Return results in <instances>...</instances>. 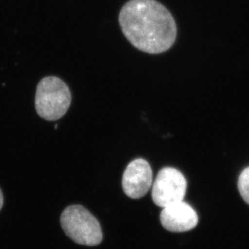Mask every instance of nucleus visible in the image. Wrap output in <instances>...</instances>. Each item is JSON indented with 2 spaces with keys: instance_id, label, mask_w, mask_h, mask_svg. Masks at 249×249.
<instances>
[{
  "instance_id": "nucleus-5",
  "label": "nucleus",
  "mask_w": 249,
  "mask_h": 249,
  "mask_svg": "<svg viewBox=\"0 0 249 249\" xmlns=\"http://www.w3.org/2000/svg\"><path fill=\"white\" fill-rule=\"evenodd\" d=\"M153 185V171L148 161L136 159L127 165L123 175L122 186L126 195L138 199L148 193Z\"/></svg>"
},
{
  "instance_id": "nucleus-7",
  "label": "nucleus",
  "mask_w": 249,
  "mask_h": 249,
  "mask_svg": "<svg viewBox=\"0 0 249 249\" xmlns=\"http://www.w3.org/2000/svg\"><path fill=\"white\" fill-rule=\"evenodd\" d=\"M238 189L243 199L249 205V167L243 170L238 180Z\"/></svg>"
},
{
  "instance_id": "nucleus-2",
  "label": "nucleus",
  "mask_w": 249,
  "mask_h": 249,
  "mask_svg": "<svg viewBox=\"0 0 249 249\" xmlns=\"http://www.w3.org/2000/svg\"><path fill=\"white\" fill-rule=\"evenodd\" d=\"M61 225L66 235L78 245L97 246L103 240L98 219L80 205L65 209L61 214Z\"/></svg>"
},
{
  "instance_id": "nucleus-6",
  "label": "nucleus",
  "mask_w": 249,
  "mask_h": 249,
  "mask_svg": "<svg viewBox=\"0 0 249 249\" xmlns=\"http://www.w3.org/2000/svg\"><path fill=\"white\" fill-rule=\"evenodd\" d=\"M160 222L171 232H185L192 230L198 223V216L193 207L181 201L163 208Z\"/></svg>"
},
{
  "instance_id": "nucleus-8",
  "label": "nucleus",
  "mask_w": 249,
  "mask_h": 249,
  "mask_svg": "<svg viewBox=\"0 0 249 249\" xmlns=\"http://www.w3.org/2000/svg\"><path fill=\"white\" fill-rule=\"evenodd\" d=\"M2 205H3V195L0 190V210L2 209Z\"/></svg>"
},
{
  "instance_id": "nucleus-3",
  "label": "nucleus",
  "mask_w": 249,
  "mask_h": 249,
  "mask_svg": "<svg viewBox=\"0 0 249 249\" xmlns=\"http://www.w3.org/2000/svg\"><path fill=\"white\" fill-rule=\"evenodd\" d=\"M71 104V94L67 85L56 77L43 78L36 94V110L40 117L50 121L61 119Z\"/></svg>"
},
{
  "instance_id": "nucleus-1",
  "label": "nucleus",
  "mask_w": 249,
  "mask_h": 249,
  "mask_svg": "<svg viewBox=\"0 0 249 249\" xmlns=\"http://www.w3.org/2000/svg\"><path fill=\"white\" fill-rule=\"evenodd\" d=\"M119 21L127 40L149 54L166 52L176 40V22L157 0H130L120 11Z\"/></svg>"
},
{
  "instance_id": "nucleus-4",
  "label": "nucleus",
  "mask_w": 249,
  "mask_h": 249,
  "mask_svg": "<svg viewBox=\"0 0 249 249\" xmlns=\"http://www.w3.org/2000/svg\"><path fill=\"white\" fill-rule=\"evenodd\" d=\"M152 186L153 202L158 207L165 208L169 205L183 201L187 182L186 178L179 170L166 167L158 173Z\"/></svg>"
}]
</instances>
